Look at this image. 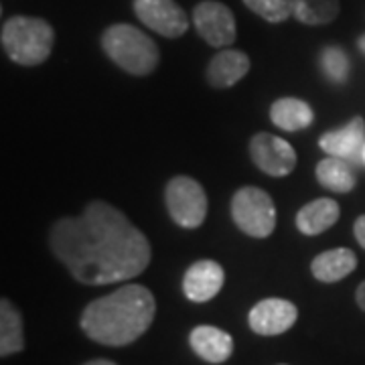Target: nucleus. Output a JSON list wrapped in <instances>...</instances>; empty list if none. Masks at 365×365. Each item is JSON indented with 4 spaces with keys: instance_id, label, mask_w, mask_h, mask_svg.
I'll return each instance as SVG.
<instances>
[{
    "instance_id": "6e6552de",
    "label": "nucleus",
    "mask_w": 365,
    "mask_h": 365,
    "mask_svg": "<svg viewBox=\"0 0 365 365\" xmlns=\"http://www.w3.org/2000/svg\"><path fill=\"white\" fill-rule=\"evenodd\" d=\"M193 25L199 37L211 47H227L235 41L234 13L220 0H203L193 9Z\"/></svg>"
},
{
    "instance_id": "f03ea898",
    "label": "nucleus",
    "mask_w": 365,
    "mask_h": 365,
    "mask_svg": "<svg viewBox=\"0 0 365 365\" xmlns=\"http://www.w3.org/2000/svg\"><path fill=\"white\" fill-rule=\"evenodd\" d=\"M157 314V300L143 284H126L83 309L79 325L91 341L124 347L143 337Z\"/></svg>"
},
{
    "instance_id": "423d86ee",
    "label": "nucleus",
    "mask_w": 365,
    "mask_h": 365,
    "mask_svg": "<svg viewBox=\"0 0 365 365\" xmlns=\"http://www.w3.org/2000/svg\"><path fill=\"white\" fill-rule=\"evenodd\" d=\"M165 205L170 220L185 230H195L207 217V195L193 177H173L165 187Z\"/></svg>"
},
{
    "instance_id": "aec40b11",
    "label": "nucleus",
    "mask_w": 365,
    "mask_h": 365,
    "mask_svg": "<svg viewBox=\"0 0 365 365\" xmlns=\"http://www.w3.org/2000/svg\"><path fill=\"white\" fill-rule=\"evenodd\" d=\"M339 14V0H292V16L302 25H327Z\"/></svg>"
},
{
    "instance_id": "b1692460",
    "label": "nucleus",
    "mask_w": 365,
    "mask_h": 365,
    "mask_svg": "<svg viewBox=\"0 0 365 365\" xmlns=\"http://www.w3.org/2000/svg\"><path fill=\"white\" fill-rule=\"evenodd\" d=\"M355 300H357L359 309L365 313V280L357 287V290H355Z\"/></svg>"
},
{
    "instance_id": "6ab92c4d",
    "label": "nucleus",
    "mask_w": 365,
    "mask_h": 365,
    "mask_svg": "<svg viewBox=\"0 0 365 365\" xmlns=\"http://www.w3.org/2000/svg\"><path fill=\"white\" fill-rule=\"evenodd\" d=\"M25 347V333H23V319L9 299L0 300V355L9 357L23 351Z\"/></svg>"
},
{
    "instance_id": "4468645a",
    "label": "nucleus",
    "mask_w": 365,
    "mask_h": 365,
    "mask_svg": "<svg viewBox=\"0 0 365 365\" xmlns=\"http://www.w3.org/2000/svg\"><path fill=\"white\" fill-rule=\"evenodd\" d=\"M191 349L207 364H223L234 353V339L220 327L199 325L189 335Z\"/></svg>"
},
{
    "instance_id": "20e7f679",
    "label": "nucleus",
    "mask_w": 365,
    "mask_h": 365,
    "mask_svg": "<svg viewBox=\"0 0 365 365\" xmlns=\"http://www.w3.org/2000/svg\"><path fill=\"white\" fill-rule=\"evenodd\" d=\"M102 49L122 71L144 78L158 67L160 53L155 41L136 26L118 23L102 33Z\"/></svg>"
},
{
    "instance_id": "a878e982",
    "label": "nucleus",
    "mask_w": 365,
    "mask_h": 365,
    "mask_svg": "<svg viewBox=\"0 0 365 365\" xmlns=\"http://www.w3.org/2000/svg\"><path fill=\"white\" fill-rule=\"evenodd\" d=\"M357 47H359V51L365 53V35H361V37L357 39Z\"/></svg>"
},
{
    "instance_id": "5701e85b",
    "label": "nucleus",
    "mask_w": 365,
    "mask_h": 365,
    "mask_svg": "<svg viewBox=\"0 0 365 365\" xmlns=\"http://www.w3.org/2000/svg\"><path fill=\"white\" fill-rule=\"evenodd\" d=\"M353 234H355L357 244L365 250V215H359L355 220V223H353Z\"/></svg>"
},
{
    "instance_id": "0eeeda50",
    "label": "nucleus",
    "mask_w": 365,
    "mask_h": 365,
    "mask_svg": "<svg viewBox=\"0 0 365 365\" xmlns=\"http://www.w3.org/2000/svg\"><path fill=\"white\" fill-rule=\"evenodd\" d=\"M250 158L268 177H287L297 167L294 146L284 138L268 132H258L252 136Z\"/></svg>"
},
{
    "instance_id": "ddd939ff",
    "label": "nucleus",
    "mask_w": 365,
    "mask_h": 365,
    "mask_svg": "<svg viewBox=\"0 0 365 365\" xmlns=\"http://www.w3.org/2000/svg\"><path fill=\"white\" fill-rule=\"evenodd\" d=\"M250 71V57L240 49H223L213 59L209 61L205 78L209 86L215 90H225L234 88L237 81L248 76Z\"/></svg>"
},
{
    "instance_id": "393cba45",
    "label": "nucleus",
    "mask_w": 365,
    "mask_h": 365,
    "mask_svg": "<svg viewBox=\"0 0 365 365\" xmlns=\"http://www.w3.org/2000/svg\"><path fill=\"white\" fill-rule=\"evenodd\" d=\"M83 365H116L114 361H110V359H91L88 364Z\"/></svg>"
},
{
    "instance_id": "9b49d317",
    "label": "nucleus",
    "mask_w": 365,
    "mask_h": 365,
    "mask_svg": "<svg viewBox=\"0 0 365 365\" xmlns=\"http://www.w3.org/2000/svg\"><path fill=\"white\" fill-rule=\"evenodd\" d=\"M225 272L215 260H197L182 276V292L193 302H207L215 299L223 288Z\"/></svg>"
},
{
    "instance_id": "1a4fd4ad",
    "label": "nucleus",
    "mask_w": 365,
    "mask_h": 365,
    "mask_svg": "<svg viewBox=\"0 0 365 365\" xmlns=\"http://www.w3.org/2000/svg\"><path fill=\"white\" fill-rule=\"evenodd\" d=\"M134 13L150 31L167 39H179L187 33V14L175 0H134Z\"/></svg>"
},
{
    "instance_id": "7ed1b4c3",
    "label": "nucleus",
    "mask_w": 365,
    "mask_h": 365,
    "mask_svg": "<svg viewBox=\"0 0 365 365\" xmlns=\"http://www.w3.org/2000/svg\"><path fill=\"white\" fill-rule=\"evenodd\" d=\"M0 41L9 59L23 67H35L49 59L55 31L45 19L19 14L4 21Z\"/></svg>"
},
{
    "instance_id": "9d476101",
    "label": "nucleus",
    "mask_w": 365,
    "mask_h": 365,
    "mask_svg": "<svg viewBox=\"0 0 365 365\" xmlns=\"http://www.w3.org/2000/svg\"><path fill=\"white\" fill-rule=\"evenodd\" d=\"M299 319V309L287 299L260 300L248 314V323L254 333L262 337H274L287 333Z\"/></svg>"
},
{
    "instance_id": "f257e3e1",
    "label": "nucleus",
    "mask_w": 365,
    "mask_h": 365,
    "mask_svg": "<svg viewBox=\"0 0 365 365\" xmlns=\"http://www.w3.org/2000/svg\"><path fill=\"white\" fill-rule=\"evenodd\" d=\"M49 246L67 272L90 287L136 278L153 256L148 237L106 201H91L79 215L57 220Z\"/></svg>"
},
{
    "instance_id": "412c9836",
    "label": "nucleus",
    "mask_w": 365,
    "mask_h": 365,
    "mask_svg": "<svg viewBox=\"0 0 365 365\" xmlns=\"http://www.w3.org/2000/svg\"><path fill=\"white\" fill-rule=\"evenodd\" d=\"M319 66L321 71L331 83H345L349 79V71H351V61L347 57V53L343 51L337 45H329L325 47L321 55H319Z\"/></svg>"
},
{
    "instance_id": "dca6fc26",
    "label": "nucleus",
    "mask_w": 365,
    "mask_h": 365,
    "mask_svg": "<svg viewBox=\"0 0 365 365\" xmlns=\"http://www.w3.org/2000/svg\"><path fill=\"white\" fill-rule=\"evenodd\" d=\"M357 268V256L349 248H333L319 254L311 262V272L317 280L333 284L349 276Z\"/></svg>"
},
{
    "instance_id": "a211bd4d",
    "label": "nucleus",
    "mask_w": 365,
    "mask_h": 365,
    "mask_svg": "<svg viewBox=\"0 0 365 365\" xmlns=\"http://www.w3.org/2000/svg\"><path fill=\"white\" fill-rule=\"evenodd\" d=\"M314 177L321 182V187L333 193H349L357 185L349 160L339 157L323 158L314 169Z\"/></svg>"
},
{
    "instance_id": "bb28decb",
    "label": "nucleus",
    "mask_w": 365,
    "mask_h": 365,
    "mask_svg": "<svg viewBox=\"0 0 365 365\" xmlns=\"http://www.w3.org/2000/svg\"><path fill=\"white\" fill-rule=\"evenodd\" d=\"M361 163L365 165V146H364V153H361Z\"/></svg>"
},
{
    "instance_id": "4be33fe9",
    "label": "nucleus",
    "mask_w": 365,
    "mask_h": 365,
    "mask_svg": "<svg viewBox=\"0 0 365 365\" xmlns=\"http://www.w3.org/2000/svg\"><path fill=\"white\" fill-rule=\"evenodd\" d=\"M252 13L268 23H284L292 16V0H244Z\"/></svg>"
},
{
    "instance_id": "39448f33",
    "label": "nucleus",
    "mask_w": 365,
    "mask_h": 365,
    "mask_svg": "<svg viewBox=\"0 0 365 365\" xmlns=\"http://www.w3.org/2000/svg\"><path fill=\"white\" fill-rule=\"evenodd\" d=\"M232 220L250 237H268L276 227V205L260 187H242L232 199Z\"/></svg>"
},
{
    "instance_id": "f3484780",
    "label": "nucleus",
    "mask_w": 365,
    "mask_h": 365,
    "mask_svg": "<svg viewBox=\"0 0 365 365\" xmlns=\"http://www.w3.org/2000/svg\"><path fill=\"white\" fill-rule=\"evenodd\" d=\"M270 120L280 130L299 132L313 124L314 112L300 98H280L270 106Z\"/></svg>"
},
{
    "instance_id": "2eb2a0df",
    "label": "nucleus",
    "mask_w": 365,
    "mask_h": 365,
    "mask_svg": "<svg viewBox=\"0 0 365 365\" xmlns=\"http://www.w3.org/2000/svg\"><path fill=\"white\" fill-rule=\"evenodd\" d=\"M341 209L335 199L319 197L300 207L297 213V227L304 235H321L339 222Z\"/></svg>"
},
{
    "instance_id": "f8f14e48",
    "label": "nucleus",
    "mask_w": 365,
    "mask_h": 365,
    "mask_svg": "<svg viewBox=\"0 0 365 365\" xmlns=\"http://www.w3.org/2000/svg\"><path fill=\"white\" fill-rule=\"evenodd\" d=\"M319 146L329 157L361 160L365 146V120L361 116H355L345 126L325 132L319 138Z\"/></svg>"
}]
</instances>
